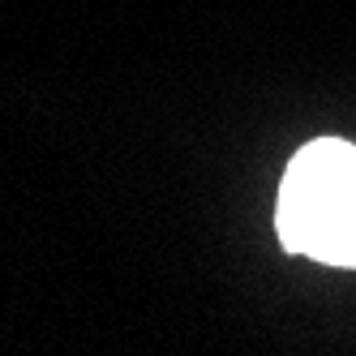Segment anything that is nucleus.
<instances>
[{"label": "nucleus", "mask_w": 356, "mask_h": 356, "mask_svg": "<svg viewBox=\"0 0 356 356\" xmlns=\"http://www.w3.org/2000/svg\"><path fill=\"white\" fill-rule=\"evenodd\" d=\"M275 232L288 253L356 270V146L343 138L305 142L279 185Z\"/></svg>", "instance_id": "f257e3e1"}]
</instances>
